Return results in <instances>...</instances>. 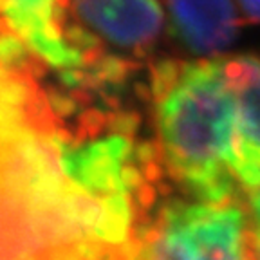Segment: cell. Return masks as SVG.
<instances>
[{
  "label": "cell",
  "instance_id": "cell-7",
  "mask_svg": "<svg viewBox=\"0 0 260 260\" xmlns=\"http://www.w3.org/2000/svg\"><path fill=\"white\" fill-rule=\"evenodd\" d=\"M54 0H0V13H4L9 27L24 40L44 32L53 20Z\"/></svg>",
  "mask_w": 260,
  "mask_h": 260
},
{
  "label": "cell",
  "instance_id": "cell-2",
  "mask_svg": "<svg viewBox=\"0 0 260 260\" xmlns=\"http://www.w3.org/2000/svg\"><path fill=\"white\" fill-rule=\"evenodd\" d=\"M132 159V143L118 134L60 148L61 172L90 211L103 242L123 240L132 222L138 179Z\"/></svg>",
  "mask_w": 260,
  "mask_h": 260
},
{
  "label": "cell",
  "instance_id": "cell-4",
  "mask_svg": "<svg viewBox=\"0 0 260 260\" xmlns=\"http://www.w3.org/2000/svg\"><path fill=\"white\" fill-rule=\"evenodd\" d=\"M237 96V183L253 193L260 186V60L235 56L222 60Z\"/></svg>",
  "mask_w": 260,
  "mask_h": 260
},
{
  "label": "cell",
  "instance_id": "cell-3",
  "mask_svg": "<svg viewBox=\"0 0 260 260\" xmlns=\"http://www.w3.org/2000/svg\"><path fill=\"white\" fill-rule=\"evenodd\" d=\"M138 260H249L246 219L230 203H174L148 228Z\"/></svg>",
  "mask_w": 260,
  "mask_h": 260
},
{
  "label": "cell",
  "instance_id": "cell-9",
  "mask_svg": "<svg viewBox=\"0 0 260 260\" xmlns=\"http://www.w3.org/2000/svg\"><path fill=\"white\" fill-rule=\"evenodd\" d=\"M251 211L256 222V232L260 233V186L251 193Z\"/></svg>",
  "mask_w": 260,
  "mask_h": 260
},
{
  "label": "cell",
  "instance_id": "cell-6",
  "mask_svg": "<svg viewBox=\"0 0 260 260\" xmlns=\"http://www.w3.org/2000/svg\"><path fill=\"white\" fill-rule=\"evenodd\" d=\"M170 32L197 56H215L232 47L240 25L232 0H167Z\"/></svg>",
  "mask_w": 260,
  "mask_h": 260
},
{
  "label": "cell",
  "instance_id": "cell-8",
  "mask_svg": "<svg viewBox=\"0 0 260 260\" xmlns=\"http://www.w3.org/2000/svg\"><path fill=\"white\" fill-rule=\"evenodd\" d=\"M246 15V20L251 24H260V0H237Z\"/></svg>",
  "mask_w": 260,
  "mask_h": 260
},
{
  "label": "cell",
  "instance_id": "cell-1",
  "mask_svg": "<svg viewBox=\"0 0 260 260\" xmlns=\"http://www.w3.org/2000/svg\"><path fill=\"white\" fill-rule=\"evenodd\" d=\"M162 157L201 203H228L235 191L237 96L222 60H161L154 67Z\"/></svg>",
  "mask_w": 260,
  "mask_h": 260
},
{
  "label": "cell",
  "instance_id": "cell-10",
  "mask_svg": "<svg viewBox=\"0 0 260 260\" xmlns=\"http://www.w3.org/2000/svg\"><path fill=\"white\" fill-rule=\"evenodd\" d=\"M255 253H256V260H260V233H255Z\"/></svg>",
  "mask_w": 260,
  "mask_h": 260
},
{
  "label": "cell",
  "instance_id": "cell-5",
  "mask_svg": "<svg viewBox=\"0 0 260 260\" xmlns=\"http://www.w3.org/2000/svg\"><path fill=\"white\" fill-rule=\"evenodd\" d=\"M73 8L105 40L136 53L154 44L165 20L159 0H73Z\"/></svg>",
  "mask_w": 260,
  "mask_h": 260
}]
</instances>
